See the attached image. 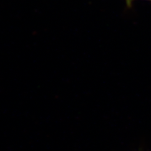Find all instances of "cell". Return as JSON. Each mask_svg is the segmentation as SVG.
<instances>
[{
	"label": "cell",
	"instance_id": "1",
	"mask_svg": "<svg viewBox=\"0 0 151 151\" xmlns=\"http://www.w3.org/2000/svg\"><path fill=\"white\" fill-rule=\"evenodd\" d=\"M126 1V2H127V4L128 6H130L132 4V2L134 0H125Z\"/></svg>",
	"mask_w": 151,
	"mask_h": 151
},
{
	"label": "cell",
	"instance_id": "2",
	"mask_svg": "<svg viewBox=\"0 0 151 151\" xmlns=\"http://www.w3.org/2000/svg\"><path fill=\"white\" fill-rule=\"evenodd\" d=\"M148 1H151V0H148Z\"/></svg>",
	"mask_w": 151,
	"mask_h": 151
}]
</instances>
